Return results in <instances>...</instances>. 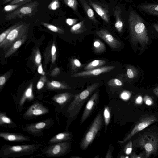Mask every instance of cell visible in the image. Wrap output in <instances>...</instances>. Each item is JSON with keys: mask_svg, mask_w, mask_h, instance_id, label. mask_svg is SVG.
Wrapping results in <instances>:
<instances>
[{"mask_svg": "<svg viewBox=\"0 0 158 158\" xmlns=\"http://www.w3.org/2000/svg\"><path fill=\"white\" fill-rule=\"evenodd\" d=\"M127 23L133 42L139 43L143 47L148 44L149 38L146 27L142 18L135 11L128 12Z\"/></svg>", "mask_w": 158, "mask_h": 158, "instance_id": "cell-1", "label": "cell"}, {"mask_svg": "<svg viewBox=\"0 0 158 158\" xmlns=\"http://www.w3.org/2000/svg\"><path fill=\"white\" fill-rule=\"evenodd\" d=\"M94 11L101 19L103 24L107 26L112 24L114 7L118 0L107 1L106 0H86Z\"/></svg>", "mask_w": 158, "mask_h": 158, "instance_id": "cell-2", "label": "cell"}, {"mask_svg": "<svg viewBox=\"0 0 158 158\" xmlns=\"http://www.w3.org/2000/svg\"><path fill=\"white\" fill-rule=\"evenodd\" d=\"M99 82H95L87 87L81 93L76 94L68 108L67 111L72 118L77 116L85 102L90 95L99 86Z\"/></svg>", "mask_w": 158, "mask_h": 158, "instance_id": "cell-3", "label": "cell"}, {"mask_svg": "<svg viewBox=\"0 0 158 158\" xmlns=\"http://www.w3.org/2000/svg\"><path fill=\"white\" fill-rule=\"evenodd\" d=\"M137 143V146L144 150L145 158H149L158 150V137L153 133L147 132L140 135Z\"/></svg>", "mask_w": 158, "mask_h": 158, "instance_id": "cell-4", "label": "cell"}, {"mask_svg": "<svg viewBox=\"0 0 158 158\" xmlns=\"http://www.w3.org/2000/svg\"><path fill=\"white\" fill-rule=\"evenodd\" d=\"M40 146L39 144L6 145L2 148L1 153L3 157L25 155L33 153L37 151Z\"/></svg>", "mask_w": 158, "mask_h": 158, "instance_id": "cell-5", "label": "cell"}, {"mask_svg": "<svg viewBox=\"0 0 158 158\" xmlns=\"http://www.w3.org/2000/svg\"><path fill=\"white\" fill-rule=\"evenodd\" d=\"M29 25L25 23H20L12 29L4 41L0 44V47L3 50L8 49L15 41L27 35Z\"/></svg>", "mask_w": 158, "mask_h": 158, "instance_id": "cell-6", "label": "cell"}, {"mask_svg": "<svg viewBox=\"0 0 158 158\" xmlns=\"http://www.w3.org/2000/svg\"><path fill=\"white\" fill-rule=\"evenodd\" d=\"M103 120L101 112L96 115L90 127L86 133L81 142L80 147L86 149L94 140L96 135L101 128Z\"/></svg>", "mask_w": 158, "mask_h": 158, "instance_id": "cell-7", "label": "cell"}, {"mask_svg": "<svg viewBox=\"0 0 158 158\" xmlns=\"http://www.w3.org/2000/svg\"><path fill=\"white\" fill-rule=\"evenodd\" d=\"M38 5V2L37 1L24 4L7 14L5 19L7 20H11L17 18L32 16L37 11Z\"/></svg>", "mask_w": 158, "mask_h": 158, "instance_id": "cell-8", "label": "cell"}, {"mask_svg": "<svg viewBox=\"0 0 158 158\" xmlns=\"http://www.w3.org/2000/svg\"><path fill=\"white\" fill-rule=\"evenodd\" d=\"M127 16H126L123 5L120 2L118 1L114 7L113 17L114 18L115 21V28L119 33L122 32L126 21H127V18H126Z\"/></svg>", "mask_w": 158, "mask_h": 158, "instance_id": "cell-9", "label": "cell"}, {"mask_svg": "<svg viewBox=\"0 0 158 158\" xmlns=\"http://www.w3.org/2000/svg\"><path fill=\"white\" fill-rule=\"evenodd\" d=\"M157 119V117L154 115H146L142 116L127 136L123 140L118 142L120 143H123L127 142L135 134L156 121Z\"/></svg>", "mask_w": 158, "mask_h": 158, "instance_id": "cell-10", "label": "cell"}, {"mask_svg": "<svg viewBox=\"0 0 158 158\" xmlns=\"http://www.w3.org/2000/svg\"><path fill=\"white\" fill-rule=\"evenodd\" d=\"M95 33L111 48H118L120 47L121 44L120 42L112 35L107 28L104 27L100 28L96 31Z\"/></svg>", "mask_w": 158, "mask_h": 158, "instance_id": "cell-11", "label": "cell"}, {"mask_svg": "<svg viewBox=\"0 0 158 158\" xmlns=\"http://www.w3.org/2000/svg\"><path fill=\"white\" fill-rule=\"evenodd\" d=\"M115 67V66L112 65L101 67L75 73L73 75L72 77H79L97 76L102 73L110 71L114 69Z\"/></svg>", "mask_w": 158, "mask_h": 158, "instance_id": "cell-12", "label": "cell"}, {"mask_svg": "<svg viewBox=\"0 0 158 158\" xmlns=\"http://www.w3.org/2000/svg\"><path fill=\"white\" fill-rule=\"evenodd\" d=\"M69 147V144L67 142L58 143L48 147L45 153L49 156H59L65 153Z\"/></svg>", "mask_w": 158, "mask_h": 158, "instance_id": "cell-13", "label": "cell"}, {"mask_svg": "<svg viewBox=\"0 0 158 158\" xmlns=\"http://www.w3.org/2000/svg\"><path fill=\"white\" fill-rule=\"evenodd\" d=\"M86 17L90 21L93 25L98 27L100 23V21L94 13V10L89 5L86 0H78Z\"/></svg>", "mask_w": 158, "mask_h": 158, "instance_id": "cell-14", "label": "cell"}, {"mask_svg": "<svg viewBox=\"0 0 158 158\" xmlns=\"http://www.w3.org/2000/svg\"><path fill=\"white\" fill-rule=\"evenodd\" d=\"M93 25L92 24L86 17L72 26L70 31L74 35H79L87 31Z\"/></svg>", "mask_w": 158, "mask_h": 158, "instance_id": "cell-15", "label": "cell"}, {"mask_svg": "<svg viewBox=\"0 0 158 158\" xmlns=\"http://www.w3.org/2000/svg\"><path fill=\"white\" fill-rule=\"evenodd\" d=\"M98 91L95 92L87 102L80 120L81 124L84 122L92 112L98 101Z\"/></svg>", "mask_w": 158, "mask_h": 158, "instance_id": "cell-16", "label": "cell"}, {"mask_svg": "<svg viewBox=\"0 0 158 158\" xmlns=\"http://www.w3.org/2000/svg\"><path fill=\"white\" fill-rule=\"evenodd\" d=\"M49 112L45 107L39 103H35L31 105L26 112L24 116L31 117L42 115Z\"/></svg>", "mask_w": 158, "mask_h": 158, "instance_id": "cell-17", "label": "cell"}, {"mask_svg": "<svg viewBox=\"0 0 158 158\" xmlns=\"http://www.w3.org/2000/svg\"><path fill=\"white\" fill-rule=\"evenodd\" d=\"M0 136L6 140L10 141H25L29 140L28 137L14 133L1 132Z\"/></svg>", "mask_w": 158, "mask_h": 158, "instance_id": "cell-18", "label": "cell"}, {"mask_svg": "<svg viewBox=\"0 0 158 158\" xmlns=\"http://www.w3.org/2000/svg\"><path fill=\"white\" fill-rule=\"evenodd\" d=\"M66 5L71 8L74 13L80 20L83 19L84 17L79 11V7L81 6L78 0H63Z\"/></svg>", "mask_w": 158, "mask_h": 158, "instance_id": "cell-19", "label": "cell"}, {"mask_svg": "<svg viewBox=\"0 0 158 158\" xmlns=\"http://www.w3.org/2000/svg\"><path fill=\"white\" fill-rule=\"evenodd\" d=\"M49 123V121H45L31 124L26 126V130L31 133H37L45 128Z\"/></svg>", "mask_w": 158, "mask_h": 158, "instance_id": "cell-20", "label": "cell"}, {"mask_svg": "<svg viewBox=\"0 0 158 158\" xmlns=\"http://www.w3.org/2000/svg\"><path fill=\"white\" fill-rule=\"evenodd\" d=\"M28 35H26L14 42L7 50L4 57L6 58L13 54L26 41Z\"/></svg>", "mask_w": 158, "mask_h": 158, "instance_id": "cell-21", "label": "cell"}, {"mask_svg": "<svg viewBox=\"0 0 158 158\" xmlns=\"http://www.w3.org/2000/svg\"><path fill=\"white\" fill-rule=\"evenodd\" d=\"M33 82H31L24 92L19 102L20 106H22L27 99L32 100L34 98L33 93Z\"/></svg>", "mask_w": 158, "mask_h": 158, "instance_id": "cell-22", "label": "cell"}, {"mask_svg": "<svg viewBox=\"0 0 158 158\" xmlns=\"http://www.w3.org/2000/svg\"><path fill=\"white\" fill-rule=\"evenodd\" d=\"M72 95V94L70 93H64L55 95L52 98L56 103L61 105L66 103Z\"/></svg>", "mask_w": 158, "mask_h": 158, "instance_id": "cell-23", "label": "cell"}, {"mask_svg": "<svg viewBox=\"0 0 158 158\" xmlns=\"http://www.w3.org/2000/svg\"><path fill=\"white\" fill-rule=\"evenodd\" d=\"M71 138V134L68 132H63L58 133L49 141L50 143H54L65 141L70 139Z\"/></svg>", "mask_w": 158, "mask_h": 158, "instance_id": "cell-24", "label": "cell"}, {"mask_svg": "<svg viewBox=\"0 0 158 158\" xmlns=\"http://www.w3.org/2000/svg\"><path fill=\"white\" fill-rule=\"evenodd\" d=\"M140 8L153 15L158 16V4H146L141 5Z\"/></svg>", "mask_w": 158, "mask_h": 158, "instance_id": "cell-25", "label": "cell"}, {"mask_svg": "<svg viewBox=\"0 0 158 158\" xmlns=\"http://www.w3.org/2000/svg\"><path fill=\"white\" fill-rule=\"evenodd\" d=\"M48 88L51 89H70L67 85L61 82L56 81H48L47 83Z\"/></svg>", "mask_w": 158, "mask_h": 158, "instance_id": "cell-26", "label": "cell"}, {"mask_svg": "<svg viewBox=\"0 0 158 158\" xmlns=\"http://www.w3.org/2000/svg\"><path fill=\"white\" fill-rule=\"evenodd\" d=\"M106 61L102 60H95L87 64L84 68L85 70L96 69L104 65Z\"/></svg>", "mask_w": 158, "mask_h": 158, "instance_id": "cell-27", "label": "cell"}, {"mask_svg": "<svg viewBox=\"0 0 158 158\" xmlns=\"http://www.w3.org/2000/svg\"><path fill=\"white\" fill-rule=\"evenodd\" d=\"M93 48L94 52L98 54L103 53L106 50V47L104 44L98 39L95 40L94 42Z\"/></svg>", "mask_w": 158, "mask_h": 158, "instance_id": "cell-28", "label": "cell"}, {"mask_svg": "<svg viewBox=\"0 0 158 158\" xmlns=\"http://www.w3.org/2000/svg\"><path fill=\"white\" fill-rule=\"evenodd\" d=\"M41 24L44 27L52 32L61 34H63L64 33V31L63 29L52 24L44 22H42Z\"/></svg>", "mask_w": 158, "mask_h": 158, "instance_id": "cell-29", "label": "cell"}, {"mask_svg": "<svg viewBox=\"0 0 158 158\" xmlns=\"http://www.w3.org/2000/svg\"><path fill=\"white\" fill-rule=\"evenodd\" d=\"M27 2V1H26L24 2L15 4H9L5 6L4 7L3 10L6 12H12Z\"/></svg>", "mask_w": 158, "mask_h": 158, "instance_id": "cell-30", "label": "cell"}, {"mask_svg": "<svg viewBox=\"0 0 158 158\" xmlns=\"http://www.w3.org/2000/svg\"><path fill=\"white\" fill-rule=\"evenodd\" d=\"M79 60L76 58H72L70 60V66L72 70L76 72L80 69L82 66Z\"/></svg>", "mask_w": 158, "mask_h": 158, "instance_id": "cell-31", "label": "cell"}, {"mask_svg": "<svg viewBox=\"0 0 158 158\" xmlns=\"http://www.w3.org/2000/svg\"><path fill=\"white\" fill-rule=\"evenodd\" d=\"M33 60L35 64L37 66L41 63L42 56L40 50L38 48H35L33 51Z\"/></svg>", "mask_w": 158, "mask_h": 158, "instance_id": "cell-32", "label": "cell"}, {"mask_svg": "<svg viewBox=\"0 0 158 158\" xmlns=\"http://www.w3.org/2000/svg\"><path fill=\"white\" fill-rule=\"evenodd\" d=\"M20 23H18L11 26L0 35V44L6 38L10 31L17 26Z\"/></svg>", "mask_w": 158, "mask_h": 158, "instance_id": "cell-33", "label": "cell"}, {"mask_svg": "<svg viewBox=\"0 0 158 158\" xmlns=\"http://www.w3.org/2000/svg\"><path fill=\"white\" fill-rule=\"evenodd\" d=\"M103 116L106 126L109 124L110 119V113L109 108L108 106L106 107L103 111Z\"/></svg>", "mask_w": 158, "mask_h": 158, "instance_id": "cell-34", "label": "cell"}, {"mask_svg": "<svg viewBox=\"0 0 158 158\" xmlns=\"http://www.w3.org/2000/svg\"><path fill=\"white\" fill-rule=\"evenodd\" d=\"M50 54L52 64H53L56 60L57 55L56 47L54 41L53 42L51 46Z\"/></svg>", "mask_w": 158, "mask_h": 158, "instance_id": "cell-35", "label": "cell"}, {"mask_svg": "<svg viewBox=\"0 0 158 158\" xmlns=\"http://www.w3.org/2000/svg\"><path fill=\"white\" fill-rule=\"evenodd\" d=\"M12 122L9 118L5 115L3 113H0V125L1 126L4 124H10Z\"/></svg>", "mask_w": 158, "mask_h": 158, "instance_id": "cell-36", "label": "cell"}, {"mask_svg": "<svg viewBox=\"0 0 158 158\" xmlns=\"http://www.w3.org/2000/svg\"><path fill=\"white\" fill-rule=\"evenodd\" d=\"M108 84L109 85L113 87H119L123 85L120 80L117 78H113L109 80Z\"/></svg>", "mask_w": 158, "mask_h": 158, "instance_id": "cell-37", "label": "cell"}, {"mask_svg": "<svg viewBox=\"0 0 158 158\" xmlns=\"http://www.w3.org/2000/svg\"><path fill=\"white\" fill-rule=\"evenodd\" d=\"M60 7V3L59 0H52L48 6V8L52 10H56Z\"/></svg>", "mask_w": 158, "mask_h": 158, "instance_id": "cell-38", "label": "cell"}, {"mask_svg": "<svg viewBox=\"0 0 158 158\" xmlns=\"http://www.w3.org/2000/svg\"><path fill=\"white\" fill-rule=\"evenodd\" d=\"M46 78L44 75H43L40 77V79L38 81L37 85L36 88L38 90L42 89L46 81Z\"/></svg>", "mask_w": 158, "mask_h": 158, "instance_id": "cell-39", "label": "cell"}, {"mask_svg": "<svg viewBox=\"0 0 158 158\" xmlns=\"http://www.w3.org/2000/svg\"><path fill=\"white\" fill-rule=\"evenodd\" d=\"M132 143L131 141H129L125 145L124 148V152L126 155L130 154L132 150Z\"/></svg>", "mask_w": 158, "mask_h": 158, "instance_id": "cell-40", "label": "cell"}, {"mask_svg": "<svg viewBox=\"0 0 158 158\" xmlns=\"http://www.w3.org/2000/svg\"><path fill=\"white\" fill-rule=\"evenodd\" d=\"M80 20L79 19L68 18L66 19V23L69 26H72L76 23L78 22Z\"/></svg>", "mask_w": 158, "mask_h": 158, "instance_id": "cell-41", "label": "cell"}, {"mask_svg": "<svg viewBox=\"0 0 158 158\" xmlns=\"http://www.w3.org/2000/svg\"><path fill=\"white\" fill-rule=\"evenodd\" d=\"M135 71L131 67L128 68L127 70V74L128 78L130 79L134 78L135 76Z\"/></svg>", "mask_w": 158, "mask_h": 158, "instance_id": "cell-42", "label": "cell"}, {"mask_svg": "<svg viewBox=\"0 0 158 158\" xmlns=\"http://www.w3.org/2000/svg\"><path fill=\"white\" fill-rule=\"evenodd\" d=\"M131 93L127 91H124L122 92L120 94V98L124 100H128L131 96Z\"/></svg>", "mask_w": 158, "mask_h": 158, "instance_id": "cell-43", "label": "cell"}, {"mask_svg": "<svg viewBox=\"0 0 158 158\" xmlns=\"http://www.w3.org/2000/svg\"><path fill=\"white\" fill-rule=\"evenodd\" d=\"M8 73H6L5 75L1 76L0 77V88L1 89L2 87L5 83L8 78Z\"/></svg>", "mask_w": 158, "mask_h": 158, "instance_id": "cell-44", "label": "cell"}, {"mask_svg": "<svg viewBox=\"0 0 158 158\" xmlns=\"http://www.w3.org/2000/svg\"><path fill=\"white\" fill-rule=\"evenodd\" d=\"M145 103L148 105H151L153 103V101L152 98L149 96H145L144 98Z\"/></svg>", "mask_w": 158, "mask_h": 158, "instance_id": "cell-45", "label": "cell"}, {"mask_svg": "<svg viewBox=\"0 0 158 158\" xmlns=\"http://www.w3.org/2000/svg\"><path fill=\"white\" fill-rule=\"evenodd\" d=\"M130 157L131 158H143L145 157V152L141 153L139 155H136L135 153H133L131 155Z\"/></svg>", "mask_w": 158, "mask_h": 158, "instance_id": "cell-46", "label": "cell"}, {"mask_svg": "<svg viewBox=\"0 0 158 158\" xmlns=\"http://www.w3.org/2000/svg\"><path fill=\"white\" fill-rule=\"evenodd\" d=\"M60 68L58 67H56L53 69L50 73V76H57L60 72Z\"/></svg>", "mask_w": 158, "mask_h": 158, "instance_id": "cell-47", "label": "cell"}, {"mask_svg": "<svg viewBox=\"0 0 158 158\" xmlns=\"http://www.w3.org/2000/svg\"><path fill=\"white\" fill-rule=\"evenodd\" d=\"M38 73L42 75H45V73L43 71L42 63H40L38 66L37 68Z\"/></svg>", "mask_w": 158, "mask_h": 158, "instance_id": "cell-48", "label": "cell"}, {"mask_svg": "<svg viewBox=\"0 0 158 158\" xmlns=\"http://www.w3.org/2000/svg\"><path fill=\"white\" fill-rule=\"evenodd\" d=\"M27 0H13L12 1H11L10 3H9V4H15L19 3H21L23 2H24Z\"/></svg>", "mask_w": 158, "mask_h": 158, "instance_id": "cell-49", "label": "cell"}, {"mask_svg": "<svg viewBox=\"0 0 158 158\" xmlns=\"http://www.w3.org/2000/svg\"><path fill=\"white\" fill-rule=\"evenodd\" d=\"M142 98L141 96H138L135 99V103L137 104H140L142 102Z\"/></svg>", "mask_w": 158, "mask_h": 158, "instance_id": "cell-50", "label": "cell"}, {"mask_svg": "<svg viewBox=\"0 0 158 158\" xmlns=\"http://www.w3.org/2000/svg\"><path fill=\"white\" fill-rule=\"evenodd\" d=\"M112 157H113L111 152L110 151H108L106 153L105 157L106 158H111Z\"/></svg>", "mask_w": 158, "mask_h": 158, "instance_id": "cell-51", "label": "cell"}, {"mask_svg": "<svg viewBox=\"0 0 158 158\" xmlns=\"http://www.w3.org/2000/svg\"><path fill=\"white\" fill-rule=\"evenodd\" d=\"M153 92L156 96L158 97V87L154 89Z\"/></svg>", "mask_w": 158, "mask_h": 158, "instance_id": "cell-52", "label": "cell"}, {"mask_svg": "<svg viewBox=\"0 0 158 158\" xmlns=\"http://www.w3.org/2000/svg\"><path fill=\"white\" fill-rule=\"evenodd\" d=\"M153 27L155 30L158 32V24L157 23L154 24Z\"/></svg>", "mask_w": 158, "mask_h": 158, "instance_id": "cell-53", "label": "cell"}, {"mask_svg": "<svg viewBox=\"0 0 158 158\" xmlns=\"http://www.w3.org/2000/svg\"><path fill=\"white\" fill-rule=\"evenodd\" d=\"M12 0H3V3L4 4H6Z\"/></svg>", "mask_w": 158, "mask_h": 158, "instance_id": "cell-54", "label": "cell"}, {"mask_svg": "<svg viewBox=\"0 0 158 158\" xmlns=\"http://www.w3.org/2000/svg\"><path fill=\"white\" fill-rule=\"evenodd\" d=\"M120 158H125V156H124V155H122Z\"/></svg>", "mask_w": 158, "mask_h": 158, "instance_id": "cell-55", "label": "cell"}, {"mask_svg": "<svg viewBox=\"0 0 158 158\" xmlns=\"http://www.w3.org/2000/svg\"><path fill=\"white\" fill-rule=\"evenodd\" d=\"M73 157V158H74H74H75V157H77V158H80V157H78V156H77V157H75H75H73H73Z\"/></svg>", "mask_w": 158, "mask_h": 158, "instance_id": "cell-56", "label": "cell"}, {"mask_svg": "<svg viewBox=\"0 0 158 158\" xmlns=\"http://www.w3.org/2000/svg\"><path fill=\"white\" fill-rule=\"evenodd\" d=\"M27 2H30L31 0H27Z\"/></svg>", "mask_w": 158, "mask_h": 158, "instance_id": "cell-57", "label": "cell"}]
</instances>
